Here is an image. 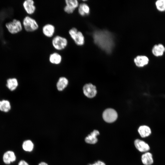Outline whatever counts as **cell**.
Listing matches in <instances>:
<instances>
[{
    "mask_svg": "<svg viewBox=\"0 0 165 165\" xmlns=\"http://www.w3.org/2000/svg\"><path fill=\"white\" fill-rule=\"evenodd\" d=\"M95 43L101 49L109 53L112 52L114 46L112 35L108 31L97 30L93 34Z\"/></svg>",
    "mask_w": 165,
    "mask_h": 165,
    "instance_id": "obj_1",
    "label": "cell"
},
{
    "mask_svg": "<svg viewBox=\"0 0 165 165\" xmlns=\"http://www.w3.org/2000/svg\"><path fill=\"white\" fill-rule=\"evenodd\" d=\"M71 38L75 44L78 46H82L84 43V36L81 32L75 28H71L68 31Z\"/></svg>",
    "mask_w": 165,
    "mask_h": 165,
    "instance_id": "obj_2",
    "label": "cell"
},
{
    "mask_svg": "<svg viewBox=\"0 0 165 165\" xmlns=\"http://www.w3.org/2000/svg\"><path fill=\"white\" fill-rule=\"evenodd\" d=\"M52 43L54 49L58 50H61L67 47L68 41L65 37L60 35H57L53 38Z\"/></svg>",
    "mask_w": 165,
    "mask_h": 165,
    "instance_id": "obj_3",
    "label": "cell"
},
{
    "mask_svg": "<svg viewBox=\"0 0 165 165\" xmlns=\"http://www.w3.org/2000/svg\"><path fill=\"white\" fill-rule=\"evenodd\" d=\"M23 24L25 30L28 32H33L37 30L39 27L37 21L33 18L26 16L23 20Z\"/></svg>",
    "mask_w": 165,
    "mask_h": 165,
    "instance_id": "obj_4",
    "label": "cell"
},
{
    "mask_svg": "<svg viewBox=\"0 0 165 165\" xmlns=\"http://www.w3.org/2000/svg\"><path fill=\"white\" fill-rule=\"evenodd\" d=\"M6 25L9 31L12 34L16 33L22 30L20 21L16 19H14L13 21L6 23Z\"/></svg>",
    "mask_w": 165,
    "mask_h": 165,
    "instance_id": "obj_5",
    "label": "cell"
},
{
    "mask_svg": "<svg viewBox=\"0 0 165 165\" xmlns=\"http://www.w3.org/2000/svg\"><path fill=\"white\" fill-rule=\"evenodd\" d=\"M103 118L104 120L108 123H112L117 119L118 115L116 112L112 108L106 109L103 114Z\"/></svg>",
    "mask_w": 165,
    "mask_h": 165,
    "instance_id": "obj_6",
    "label": "cell"
},
{
    "mask_svg": "<svg viewBox=\"0 0 165 165\" xmlns=\"http://www.w3.org/2000/svg\"><path fill=\"white\" fill-rule=\"evenodd\" d=\"M83 90L84 95L90 98L95 97L97 93L96 86L91 83L85 84L83 87Z\"/></svg>",
    "mask_w": 165,
    "mask_h": 165,
    "instance_id": "obj_7",
    "label": "cell"
},
{
    "mask_svg": "<svg viewBox=\"0 0 165 165\" xmlns=\"http://www.w3.org/2000/svg\"><path fill=\"white\" fill-rule=\"evenodd\" d=\"M16 157L15 152L11 150L6 151L3 154L2 160L4 163L10 164L16 161Z\"/></svg>",
    "mask_w": 165,
    "mask_h": 165,
    "instance_id": "obj_8",
    "label": "cell"
},
{
    "mask_svg": "<svg viewBox=\"0 0 165 165\" xmlns=\"http://www.w3.org/2000/svg\"><path fill=\"white\" fill-rule=\"evenodd\" d=\"M134 143L137 149L141 152H145L150 150V148L149 145L142 140L139 139H136Z\"/></svg>",
    "mask_w": 165,
    "mask_h": 165,
    "instance_id": "obj_9",
    "label": "cell"
},
{
    "mask_svg": "<svg viewBox=\"0 0 165 165\" xmlns=\"http://www.w3.org/2000/svg\"><path fill=\"white\" fill-rule=\"evenodd\" d=\"M55 27L52 24H48L45 25L42 28V32L43 35L48 38L52 37L55 32Z\"/></svg>",
    "mask_w": 165,
    "mask_h": 165,
    "instance_id": "obj_10",
    "label": "cell"
},
{
    "mask_svg": "<svg viewBox=\"0 0 165 165\" xmlns=\"http://www.w3.org/2000/svg\"><path fill=\"white\" fill-rule=\"evenodd\" d=\"M34 2L32 0L25 1L23 6L26 12L29 14L34 13L36 10V7L34 5Z\"/></svg>",
    "mask_w": 165,
    "mask_h": 165,
    "instance_id": "obj_11",
    "label": "cell"
},
{
    "mask_svg": "<svg viewBox=\"0 0 165 165\" xmlns=\"http://www.w3.org/2000/svg\"><path fill=\"white\" fill-rule=\"evenodd\" d=\"M165 52V47L161 43L156 44L152 48V53L153 55L156 57L162 56Z\"/></svg>",
    "mask_w": 165,
    "mask_h": 165,
    "instance_id": "obj_12",
    "label": "cell"
},
{
    "mask_svg": "<svg viewBox=\"0 0 165 165\" xmlns=\"http://www.w3.org/2000/svg\"><path fill=\"white\" fill-rule=\"evenodd\" d=\"M149 61L148 58L145 56H138L134 59V62L136 65L139 67L147 65Z\"/></svg>",
    "mask_w": 165,
    "mask_h": 165,
    "instance_id": "obj_13",
    "label": "cell"
},
{
    "mask_svg": "<svg viewBox=\"0 0 165 165\" xmlns=\"http://www.w3.org/2000/svg\"><path fill=\"white\" fill-rule=\"evenodd\" d=\"M99 134V132L97 130H94L85 138L86 142L90 144H95L98 141L97 136Z\"/></svg>",
    "mask_w": 165,
    "mask_h": 165,
    "instance_id": "obj_14",
    "label": "cell"
},
{
    "mask_svg": "<svg viewBox=\"0 0 165 165\" xmlns=\"http://www.w3.org/2000/svg\"><path fill=\"white\" fill-rule=\"evenodd\" d=\"M138 131L142 138L148 137L152 133L150 127L145 125L140 126L138 129Z\"/></svg>",
    "mask_w": 165,
    "mask_h": 165,
    "instance_id": "obj_15",
    "label": "cell"
},
{
    "mask_svg": "<svg viewBox=\"0 0 165 165\" xmlns=\"http://www.w3.org/2000/svg\"><path fill=\"white\" fill-rule=\"evenodd\" d=\"M141 161L145 165H151L153 163L152 155L149 152H145L141 156Z\"/></svg>",
    "mask_w": 165,
    "mask_h": 165,
    "instance_id": "obj_16",
    "label": "cell"
},
{
    "mask_svg": "<svg viewBox=\"0 0 165 165\" xmlns=\"http://www.w3.org/2000/svg\"><path fill=\"white\" fill-rule=\"evenodd\" d=\"M18 85V81L16 78H9L6 81V86L11 91L15 90L17 88Z\"/></svg>",
    "mask_w": 165,
    "mask_h": 165,
    "instance_id": "obj_17",
    "label": "cell"
},
{
    "mask_svg": "<svg viewBox=\"0 0 165 165\" xmlns=\"http://www.w3.org/2000/svg\"><path fill=\"white\" fill-rule=\"evenodd\" d=\"M50 62L54 64H60L62 61L61 56L59 53L54 52L51 53L49 57Z\"/></svg>",
    "mask_w": 165,
    "mask_h": 165,
    "instance_id": "obj_18",
    "label": "cell"
},
{
    "mask_svg": "<svg viewBox=\"0 0 165 165\" xmlns=\"http://www.w3.org/2000/svg\"><path fill=\"white\" fill-rule=\"evenodd\" d=\"M11 109V105L9 101L3 99L0 101V111L4 112H7Z\"/></svg>",
    "mask_w": 165,
    "mask_h": 165,
    "instance_id": "obj_19",
    "label": "cell"
},
{
    "mask_svg": "<svg viewBox=\"0 0 165 165\" xmlns=\"http://www.w3.org/2000/svg\"><path fill=\"white\" fill-rule=\"evenodd\" d=\"M90 8L86 3H82L79 4L78 7V12L79 14L82 16L87 15L90 13Z\"/></svg>",
    "mask_w": 165,
    "mask_h": 165,
    "instance_id": "obj_20",
    "label": "cell"
},
{
    "mask_svg": "<svg viewBox=\"0 0 165 165\" xmlns=\"http://www.w3.org/2000/svg\"><path fill=\"white\" fill-rule=\"evenodd\" d=\"M68 84V80L66 78L64 77L60 78L57 84L58 90L59 91H62L67 86Z\"/></svg>",
    "mask_w": 165,
    "mask_h": 165,
    "instance_id": "obj_21",
    "label": "cell"
},
{
    "mask_svg": "<svg viewBox=\"0 0 165 165\" xmlns=\"http://www.w3.org/2000/svg\"><path fill=\"white\" fill-rule=\"evenodd\" d=\"M34 148V144L30 140H26L22 143V148L25 151L31 152L33 150Z\"/></svg>",
    "mask_w": 165,
    "mask_h": 165,
    "instance_id": "obj_22",
    "label": "cell"
},
{
    "mask_svg": "<svg viewBox=\"0 0 165 165\" xmlns=\"http://www.w3.org/2000/svg\"><path fill=\"white\" fill-rule=\"evenodd\" d=\"M65 3V6L74 11L78 8L79 5L78 1L77 0H66Z\"/></svg>",
    "mask_w": 165,
    "mask_h": 165,
    "instance_id": "obj_23",
    "label": "cell"
},
{
    "mask_svg": "<svg viewBox=\"0 0 165 165\" xmlns=\"http://www.w3.org/2000/svg\"><path fill=\"white\" fill-rule=\"evenodd\" d=\"M155 6L158 10L160 12L165 11V0H158L155 2Z\"/></svg>",
    "mask_w": 165,
    "mask_h": 165,
    "instance_id": "obj_24",
    "label": "cell"
},
{
    "mask_svg": "<svg viewBox=\"0 0 165 165\" xmlns=\"http://www.w3.org/2000/svg\"><path fill=\"white\" fill-rule=\"evenodd\" d=\"M18 165H29L28 163L24 160H21L20 161Z\"/></svg>",
    "mask_w": 165,
    "mask_h": 165,
    "instance_id": "obj_25",
    "label": "cell"
},
{
    "mask_svg": "<svg viewBox=\"0 0 165 165\" xmlns=\"http://www.w3.org/2000/svg\"><path fill=\"white\" fill-rule=\"evenodd\" d=\"M93 164V165H106L103 162L101 161H98Z\"/></svg>",
    "mask_w": 165,
    "mask_h": 165,
    "instance_id": "obj_26",
    "label": "cell"
},
{
    "mask_svg": "<svg viewBox=\"0 0 165 165\" xmlns=\"http://www.w3.org/2000/svg\"><path fill=\"white\" fill-rule=\"evenodd\" d=\"M38 165H48L46 163L44 162H42L40 163Z\"/></svg>",
    "mask_w": 165,
    "mask_h": 165,
    "instance_id": "obj_27",
    "label": "cell"
},
{
    "mask_svg": "<svg viewBox=\"0 0 165 165\" xmlns=\"http://www.w3.org/2000/svg\"><path fill=\"white\" fill-rule=\"evenodd\" d=\"M88 165H93V164H90Z\"/></svg>",
    "mask_w": 165,
    "mask_h": 165,
    "instance_id": "obj_28",
    "label": "cell"
}]
</instances>
